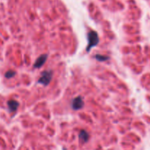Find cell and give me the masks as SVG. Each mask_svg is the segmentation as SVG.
I'll return each mask as SVG.
<instances>
[{"label":"cell","instance_id":"6da1fadb","mask_svg":"<svg viewBox=\"0 0 150 150\" xmlns=\"http://www.w3.org/2000/svg\"><path fill=\"white\" fill-rule=\"evenodd\" d=\"M99 43V37L98 33L95 31H90L88 33V45L86 48V51L90 52L91 48L95 47Z\"/></svg>","mask_w":150,"mask_h":150},{"label":"cell","instance_id":"7a4b0ae2","mask_svg":"<svg viewBox=\"0 0 150 150\" xmlns=\"http://www.w3.org/2000/svg\"><path fill=\"white\" fill-rule=\"evenodd\" d=\"M51 78H52V71L51 70H45L41 73L38 82L44 86H47L51 82Z\"/></svg>","mask_w":150,"mask_h":150},{"label":"cell","instance_id":"3957f363","mask_svg":"<svg viewBox=\"0 0 150 150\" xmlns=\"http://www.w3.org/2000/svg\"><path fill=\"white\" fill-rule=\"evenodd\" d=\"M83 100L81 97H77L74 98L72 102V107L74 110H79L83 107Z\"/></svg>","mask_w":150,"mask_h":150},{"label":"cell","instance_id":"277c9868","mask_svg":"<svg viewBox=\"0 0 150 150\" xmlns=\"http://www.w3.org/2000/svg\"><path fill=\"white\" fill-rule=\"evenodd\" d=\"M47 57H48V55L47 54H43L39 56L37 59V60H36V62H35L34 67L35 68H40V67H41L43 64H45V61L47 60Z\"/></svg>","mask_w":150,"mask_h":150},{"label":"cell","instance_id":"5b68a950","mask_svg":"<svg viewBox=\"0 0 150 150\" xmlns=\"http://www.w3.org/2000/svg\"><path fill=\"white\" fill-rule=\"evenodd\" d=\"M7 105L10 111L13 112L17 110L19 104H18V102L17 101L15 100H9L7 102Z\"/></svg>","mask_w":150,"mask_h":150},{"label":"cell","instance_id":"8992f818","mask_svg":"<svg viewBox=\"0 0 150 150\" xmlns=\"http://www.w3.org/2000/svg\"><path fill=\"white\" fill-rule=\"evenodd\" d=\"M89 138H90L89 133H88L86 131L83 130L81 131L80 133H79V139L81 140L82 142H87L88 140H89Z\"/></svg>","mask_w":150,"mask_h":150},{"label":"cell","instance_id":"52a82bcc","mask_svg":"<svg viewBox=\"0 0 150 150\" xmlns=\"http://www.w3.org/2000/svg\"><path fill=\"white\" fill-rule=\"evenodd\" d=\"M15 74H16V73H15L14 71H13V70H9V71H7V72L5 73V77L7 78H10L14 76Z\"/></svg>","mask_w":150,"mask_h":150},{"label":"cell","instance_id":"ba28073f","mask_svg":"<svg viewBox=\"0 0 150 150\" xmlns=\"http://www.w3.org/2000/svg\"><path fill=\"white\" fill-rule=\"evenodd\" d=\"M95 58L99 61H105V60H107V59H109V57H107V56H102V55H96Z\"/></svg>","mask_w":150,"mask_h":150}]
</instances>
